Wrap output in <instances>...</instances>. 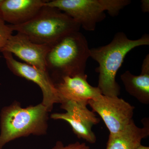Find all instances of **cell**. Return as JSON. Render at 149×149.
Wrapping results in <instances>:
<instances>
[{
  "mask_svg": "<svg viewBox=\"0 0 149 149\" xmlns=\"http://www.w3.org/2000/svg\"><path fill=\"white\" fill-rule=\"evenodd\" d=\"M149 45V35H143L139 39H129L123 32L115 35L110 43L106 45L90 49V56L99 64L98 88L102 95L118 97L120 87L116 80L118 70L125 56L137 47Z\"/></svg>",
  "mask_w": 149,
  "mask_h": 149,
  "instance_id": "1",
  "label": "cell"
},
{
  "mask_svg": "<svg viewBox=\"0 0 149 149\" xmlns=\"http://www.w3.org/2000/svg\"><path fill=\"white\" fill-rule=\"evenodd\" d=\"M90 49L88 41L79 31L70 33L51 45L46 68L54 84L66 76L85 74Z\"/></svg>",
  "mask_w": 149,
  "mask_h": 149,
  "instance_id": "2",
  "label": "cell"
},
{
  "mask_svg": "<svg viewBox=\"0 0 149 149\" xmlns=\"http://www.w3.org/2000/svg\"><path fill=\"white\" fill-rule=\"evenodd\" d=\"M49 113L42 103L23 108L15 101L4 107L0 113V149L21 137L46 135Z\"/></svg>",
  "mask_w": 149,
  "mask_h": 149,
  "instance_id": "3",
  "label": "cell"
},
{
  "mask_svg": "<svg viewBox=\"0 0 149 149\" xmlns=\"http://www.w3.org/2000/svg\"><path fill=\"white\" fill-rule=\"evenodd\" d=\"M10 26L13 31L24 34L34 42L48 45L70 33L80 31L81 28L68 15L45 5L29 21Z\"/></svg>",
  "mask_w": 149,
  "mask_h": 149,
  "instance_id": "4",
  "label": "cell"
},
{
  "mask_svg": "<svg viewBox=\"0 0 149 149\" xmlns=\"http://www.w3.org/2000/svg\"><path fill=\"white\" fill-rule=\"evenodd\" d=\"M131 3L130 0H53L47 1L45 5L58 9L91 32L106 18L105 12L112 17L117 16Z\"/></svg>",
  "mask_w": 149,
  "mask_h": 149,
  "instance_id": "5",
  "label": "cell"
},
{
  "mask_svg": "<svg viewBox=\"0 0 149 149\" xmlns=\"http://www.w3.org/2000/svg\"><path fill=\"white\" fill-rule=\"evenodd\" d=\"M88 104L100 115L110 134L123 130L133 120L135 107L118 97L101 95Z\"/></svg>",
  "mask_w": 149,
  "mask_h": 149,
  "instance_id": "6",
  "label": "cell"
},
{
  "mask_svg": "<svg viewBox=\"0 0 149 149\" xmlns=\"http://www.w3.org/2000/svg\"><path fill=\"white\" fill-rule=\"evenodd\" d=\"M61 104V108L65 112L52 113L51 118L66 121L78 139H83L90 143H95L97 138L92 128L100 123V119L95 112L88 109L87 106L72 101H64Z\"/></svg>",
  "mask_w": 149,
  "mask_h": 149,
  "instance_id": "7",
  "label": "cell"
},
{
  "mask_svg": "<svg viewBox=\"0 0 149 149\" xmlns=\"http://www.w3.org/2000/svg\"><path fill=\"white\" fill-rule=\"evenodd\" d=\"M2 53L7 66L14 74L32 81L40 87L43 95L42 103L49 112L52 111L55 104L60 103L54 83L47 71L17 61L10 53L6 52Z\"/></svg>",
  "mask_w": 149,
  "mask_h": 149,
  "instance_id": "8",
  "label": "cell"
},
{
  "mask_svg": "<svg viewBox=\"0 0 149 149\" xmlns=\"http://www.w3.org/2000/svg\"><path fill=\"white\" fill-rule=\"evenodd\" d=\"M50 47L34 42L26 35L17 32L11 36L1 52L10 53L24 63L47 71L46 59Z\"/></svg>",
  "mask_w": 149,
  "mask_h": 149,
  "instance_id": "9",
  "label": "cell"
},
{
  "mask_svg": "<svg viewBox=\"0 0 149 149\" xmlns=\"http://www.w3.org/2000/svg\"><path fill=\"white\" fill-rule=\"evenodd\" d=\"M86 74L66 76L55 84L60 104L64 101H72L87 106L90 100L102 95L97 87H93L87 80Z\"/></svg>",
  "mask_w": 149,
  "mask_h": 149,
  "instance_id": "10",
  "label": "cell"
},
{
  "mask_svg": "<svg viewBox=\"0 0 149 149\" xmlns=\"http://www.w3.org/2000/svg\"><path fill=\"white\" fill-rule=\"evenodd\" d=\"M47 1L3 0L0 15L5 22L12 25L24 24L38 13Z\"/></svg>",
  "mask_w": 149,
  "mask_h": 149,
  "instance_id": "11",
  "label": "cell"
},
{
  "mask_svg": "<svg viewBox=\"0 0 149 149\" xmlns=\"http://www.w3.org/2000/svg\"><path fill=\"white\" fill-rule=\"evenodd\" d=\"M143 128L138 127L133 120L123 130L110 134L106 149H136L141 145L143 139L149 135L148 118L142 121Z\"/></svg>",
  "mask_w": 149,
  "mask_h": 149,
  "instance_id": "12",
  "label": "cell"
},
{
  "mask_svg": "<svg viewBox=\"0 0 149 149\" xmlns=\"http://www.w3.org/2000/svg\"><path fill=\"white\" fill-rule=\"evenodd\" d=\"M126 92L144 104H149V55L147 54L141 66V74L134 75L129 70L120 75Z\"/></svg>",
  "mask_w": 149,
  "mask_h": 149,
  "instance_id": "13",
  "label": "cell"
},
{
  "mask_svg": "<svg viewBox=\"0 0 149 149\" xmlns=\"http://www.w3.org/2000/svg\"><path fill=\"white\" fill-rule=\"evenodd\" d=\"M13 31L10 25L6 24L0 15V52L13 35Z\"/></svg>",
  "mask_w": 149,
  "mask_h": 149,
  "instance_id": "14",
  "label": "cell"
},
{
  "mask_svg": "<svg viewBox=\"0 0 149 149\" xmlns=\"http://www.w3.org/2000/svg\"><path fill=\"white\" fill-rule=\"evenodd\" d=\"M52 149H90V148L85 143L76 142L65 146L61 141H58Z\"/></svg>",
  "mask_w": 149,
  "mask_h": 149,
  "instance_id": "15",
  "label": "cell"
},
{
  "mask_svg": "<svg viewBox=\"0 0 149 149\" xmlns=\"http://www.w3.org/2000/svg\"><path fill=\"white\" fill-rule=\"evenodd\" d=\"M141 8L143 13H149V0H142L141 1Z\"/></svg>",
  "mask_w": 149,
  "mask_h": 149,
  "instance_id": "16",
  "label": "cell"
},
{
  "mask_svg": "<svg viewBox=\"0 0 149 149\" xmlns=\"http://www.w3.org/2000/svg\"><path fill=\"white\" fill-rule=\"evenodd\" d=\"M136 149H149V147L143 146V145H142L141 144Z\"/></svg>",
  "mask_w": 149,
  "mask_h": 149,
  "instance_id": "17",
  "label": "cell"
},
{
  "mask_svg": "<svg viewBox=\"0 0 149 149\" xmlns=\"http://www.w3.org/2000/svg\"><path fill=\"white\" fill-rule=\"evenodd\" d=\"M3 0H0V7H1V5L2 3Z\"/></svg>",
  "mask_w": 149,
  "mask_h": 149,
  "instance_id": "18",
  "label": "cell"
}]
</instances>
